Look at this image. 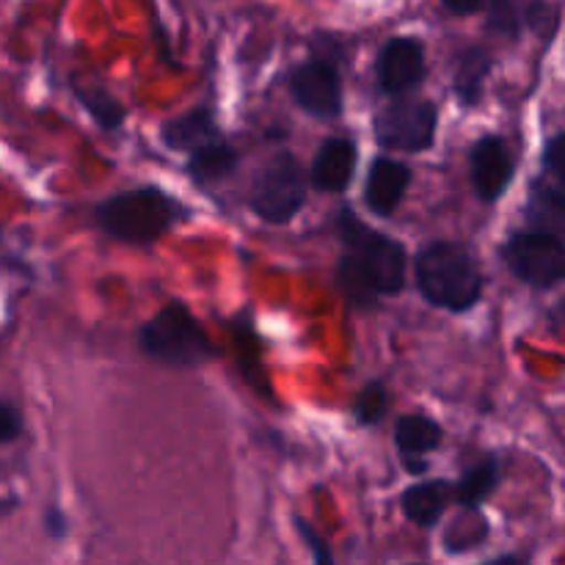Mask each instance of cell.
I'll return each mask as SVG.
<instances>
[{
  "label": "cell",
  "mask_w": 565,
  "mask_h": 565,
  "mask_svg": "<svg viewBox=\"0 0 565 565\" xmlns=\"http://www.w3.org/2000/svg\"><path fill=\"white\" fill-rule=\"evenodd\" d=\"M20 505V500H17L14 494H9V497H3V500H0V519L3 516H9L11 511H14V508Z\"/></svg>",
  "instance_id": "30"
},
{
  "label": "cell",
  "mask_w": 565,
  "mask_h": 565,
  "mask_svg": "<svg viewBox=\"0 0 565 565\" xmlns=\"http://www.w3.org/2000/svg\"><path fill=\"white\" fill-rule=\"evenodd\" d=\"M386 412H390V390H386V384L379 379L367 381L351 406L353 423L362 425V428H379L386 419Z\"/></svg>",
  "instance_id": "22"
},
{
  "label": "cell",
  "mask_w": 565,
  "mask_h": 565,
  "mask_svg": "<svg viewBox=\"0 0 565 565\" xmlns=\"http://www.w3.org/2000/svg\"><path fill=\"white\" fill-rule=\"evenodd\" d=\"M401 463L412 478H423L430 472V461L425 456H401Z\"/></svg>",
  "instance_id": "29"
},
{
  "label": "cell",
  "mask_w": 565,
  "mask_h": 565,
  "mask_svg": "<svg viewBox=\"0 0 565 565\" xmlns=\"http://www.w3.org/2000/svg\"><path fill=\"white\" fill-rule=\"evenodd\" d=\"M541 169L550 171L555 177H565V136L555 132L546 138L544 152H541Z\"/></svg>",
  "instance_id": "26"
},
{
  "label": "cell",
  "mask_w": 565,
  "mask_h": 565,
  "mask_svg": "<svg viewBox=\"0 0 565 565\" xmlns=\"http://www.w3.org/2000/svg\"><path fill=\"white\" fill-rule=\"evenodd\" d=\"M138 351L154 364L174 370H196L218 359L202 320L182 301H169L138 329Z\"/></svg>",
  "instance_id": "4"
},
{
  "label": "cell",
  "mask_w": 565,
  "mask_h": 565,
  "mask_svg": "<svg viewBox=\"0 0 565 565\" xmlns=\"http://www.w3.org/2000/svg\"><path fill=\"white\" fill-rule=\"evenodd\" d=\"M489 14H486V31L494 36L516 42L524 31V3L522 0H486Z\"/></svg>",
  "instance_id": "23"
},
{
  "label": "cell",
  "mask_w": 565,
  "mask_h": 565,
  "mask_svg": "<svg viewBox=\"0 0 565 565\" xmlns=\"http://www.w3.org/2000/svg\"><path fill=\"white\" fill-rule=\"evenodd\" d=\"M237 166H241V154L224 132L185 154V174L196 188H213L232 180L237 174Z\"/></svg>",
  "instance_id": "14"
},
{
  "label": "cell",
  "mask_w": 565,
  "mask_h": 565,
  "mask_svg": "<svg viewBox=\"0 0 565 565\" xmlns=\"http://www.w3.org/2000/svg\"><path fill=\"white\" fill-rule=\"evenodd\" d=\"M527 561V557L524 555H500V557H491V563H524Z\"/></svg>",
  "instance_id": "31"
},
{
  "label": "cell",
  "mask_w": 565,
  "mask_h": 565,
  "mask_svg": "<svg viewBox=\"0 0 565 565\" xmlns=\"http://www.w3.org/2000/svg\"><path fill=\"white\" fill-rule=\"evenodd\" d=\"M516 152L500 132H486L469 147V180L478 202L497 204L516 180Z\"/></svg>",
  "instance_id": "9"
},
{
  "label": "cell",
  "mask_w": 565,
  "mask_h": 565,
  "mask_svg": "<svg viewBox=\"0 0 565 565\" xmlns=\"http://www.w3.org/2000/svg\"><path fill=\"white\" fill-rule=\"evenodd\" d=\"M334 232L342 254L337 259V287L348 307L373 309L381 298H395L408 285V252L401 241L364 224L351 204L337 210Z\"/></svg>",
  "instance_id": "1"
},
{
  "label": "cell",
  "mask_w": 565,
  "mask_h": 565,
  "mask_svg": "<svg viewBox=\"0 0 565 565\" xmlns=\"http://www.w3.org/2000/svg\"><path fill=\"white\" fill-rule=\"evenodd\" d=\"M445 441V428L428 414H403L395 423V447L401 456H425L436 452Z\"/></svg>",
  "instance_id": "20"
},
{
  "label": "cell",
  "mask_w": 565,
  "mask_h": 565,
  "mask_svg": "<svg viewBox=\"0 0 565 565\" xmlns=\"http://www.w3.org/2000/svg\"><path fill=\"white\" fill-rule=\"evenodd\" d=\"M441 6H445L450 14L469 17V14H478V11L486 6V0H441Z\"/></svg>",
  "instance_id": "28"
},
{
  "label": "cell",
  "mask_w": 565,
  "mask_h": 565,
  "mask_svg": "<svg viewBox=\"0 0 565 565\" xmlns=\"http://www.w3.org/2000/svg\"><path fill=\"white\" fill-rule=\"evenodd\" d=\"M309 182L301 163L292 152H274L257 169L248 191V207L257 218L270 226H285L296 221L307 204Z\"/></svg>",
  "instance_id": "6"
},
{
  "label": "cell",
  "mask_w": 565,
  "mask_h": 565,
  "mask_svg": "<svg viewBox=\"0 0 565 565\" xmlns=\"http://www.w3.org/2000/svg\"><path fill=\"white\" fill-rule=\"evenodd\" d=\"M414 285L430 307L463 315L483 301L486 274L467 243L430 241L414 257Z\"/></svg>",
  "instance_id": "3"
},
{
  "label": "cell",
  "mask_w": 565,
  "mask_h": 565,
  "mask_svg": "<svg viewBox=\"0 0 565 565\" xmlns=\"http://www.w3.org/2000/svg\"><path fill=\"white\" fill-rule=\"evenodd\" d=\"M292 522H296L298 535H301V541H303V544H307L309 555H312L315 563H318V565H331V563H334V552H331V546L326 544L323 535H320L318 530H315L312 524L307 522V519L296 516V519H292Z\"/></svg>",
  "instance_id": "24"
},
{
  "label": "cell",
  "mask_w": 565,
  "mask_h": 565,
  "mask_svg": "<svg viewBox=\"0 0 565 565\" xmlns=\"http://www.w3.org/2000/svg\"><path fill=\"white\" fill-rule=\"evenodd\" d=\"M452 505L450 480H419L401 494V511L406 522L417 524L419 530L439 527L445 513Z\"/></svg>",
  "instance_id": "16"
},
{
  "label": "cell",
  "mask_w": 565,
  "mask_h": 565,
  "mask_svg": "<svg viewBox=\"0 0 565 565\" xmlns=\"http://www.w3.org/2000/svg\"><path fill=\"white\" fill-rule=\"evenodd\" d=\"M193 218V210L160 185H136L94 204V221L110 241L147 248Z\"/></svg>",
  "instance_id": "2"
},
{
  "label": "cell",
  "mask_w": 565,
  "mask_h": 565,
  "mask_svg": "<svg viewBox=\"0 0 565 565\" xmlns=\"http://www.w3.org/2000/svg\"><path fill=\"white\" fill-rule=\"evenodd\" d=\"M42 522H44V533H47V539L58 541V544L66 539V535H70V516H66L64 508H61L58 502H50L47 511H44V516H42Z\"/></svg>",
  "instance_id": "27"
},
{
  "label": "cell",
  "mask_w": 565,
  "mask_h": 565,
  "mask_svg": "<svg viewBox=\"0 0 565 565\" xmlns=\"http://www.w3.org/2000/svg\"><path fill=\"white\" fill-rule=\"evenodd\" d=\"M25 434V417L9 401H0V445H11Z\"/></svg>",
  "instance_id": "25"
},
{
  "label": "cell",
  "mask_w": 565,
  "mask_h": 565,
  "mask_svg": "<svg viewBox=\"0 0 565 565\" xmlns=\"http://www.w3.org/2000/svg\"><path fill=\"white\" fill-rule=\"evenodd\" d=\"M72 94H75L77 103L83 105L88 116H92L94 125L105 132H116L127 119V108L103 86V83L94 81H81V77H72L70 81Z\"/></svg>",
  "instance_id": "19"
},
{
  "label": "cell",
  "mask_w": 565,
  "mask_h": 565,
  "mask_svg": "<svg viewBox=\"0 0 565 565\" xmlns=\"http://www.w3.org/2000/svg\"><path fill=\"white\" fill-rule=\"evenodd\" d=\"M491 70H494V55L483 44H467L452 55V94L461 108L472 110L483 103Z\"/></svg>",
  "instance_id": "15"
},
{
  "label": "cell",
  "mask_w": 565,
  "mask_h": 565,
  "mask_svg": "<svg viewBox=\"0 0 565 565\" xmlns=\"http://www.w3.org/2000/svg\"><path fill=\"white\" fill-rule=\"evenodd\" d=\"M436 132H439V103L428 97L401 94L373 116L375 141L390 152H428L436 143Z\"/></svg>",
  "instance_id": "7"
},
{
  "label": "cell",
  "mask_w": 565,
  "mask_h": 565,
  "mask_svg": "<svg viewBox=\"0 0 565 565\" xmlns=\"http://www.w3.org/2000/svg\"><path fill=\"white\" fill-rule=\"evenodd\" d=\"M486 539H489V522H486L483 511H463L461 508V516L445 530L441 544H445L447 555H469L483 546Z\"/></svg>",
  "instance_id": "21"
},
{
  "label": "cell",
  "mask_w": 565,
  "mask_h": 565,
  "mask_svg": "<svg viewBox=\"0 0 565 565\" xmlns=\"http://www.w3.org/2000/svg\"><path fill=\"white\" fill-rule=\"evenodd\" d=\"M408 185H412V169L403 160L379 154L370 163L367 180H364V207L375 218H392L406 199Z\"/></svg>",
  "instance_id": "13"
},
{
  "label": "cell",
  "mask_w": 565,
  "mask_h": 565,
  "mask_svg": "<svg viewBox=\"0 0 565 565\" xmlns=\"http://www.w3.org/2000/svg\"><path fill=\"white\" fill-rule=\"evenodd\" d=\"M502 263L513 279L533 290H552L565 279V241L563 232L544 226H513L500 246Z\"/></svg>",
  "instance_id": "5"
},
{
  "label": "cell",
  "mask_w": 565,
  "mask_h": 565,
  "mask_svg": "<svg viewBox=\"0 0 565 565\" xmlns=\"http://www.w3.org/2000/svg\"><path fill=\"white\" fill-rule=\"evenodd\" d=\"M425 72H428L425 44L417 36H392L375 58L379 88L390 97L417 92L425 81Z\"/></svg>",
  "instance_id": "11"
},
{
  "label": "cell",
  "mask_w": 565,
  "mask_h": 565,
  "mask_svg": "<svg viewBox=\"0 0 565 565\" xmlns=\"http://www.w3.org/2000/svg\"><path fill=\"white\" fill-rule=\"evenodd\" d=\"M359 143L351 136H329L315 152L309 166V182L320 193H345L356 177Z\"/></svg>",
  "instance_id": "12"
},
{
  "label": "cell",
  "mask_w": 565,
  "mask_h": 565,
  "mask_svg": "<svg viewBox=\"0 0 565 565\" xmlns=\"http://www.w3.org/2000/svg\"><path fill=\"white\" fill-rule=\"evenodd\" d=\"M226 329H230L232 356H235V367L241 379L246 381L254 395L276 406L274 384H270V375L265 370V342L257 329V318H254L252 307L237 309L230 318V323H226Z\"/></svg>",
  "instance_id": "10"
},
{
  "label": "cell",
  "mask_w": 565,
  "mask_h": 565,
  "mask_svg": "<svg viewBox=\"0 0 565 565\" xmlns=\"http://www.w3.org/2000/svg\"><path fill=\"white\" fill-rule=\"evenodd\" d=\"M221 132L218 119H215V110L210 105H196V108L185 110L180 116H171L160 125L158 136L160 143L171 152L188 154L196 147H202L204 141L215 138Z\"/></svg>",
  "instance_id": "17"
},
{
  "label": "cell",
  "mask_w": 565,
  "mask_h": 565,
  "mask_svg": "<svg viewBox=\"0 0 565 565\" xmlns=\"http://www.w3.org/2000/svg\"><path fill=\"white\" fill-rule=\"evenodd\" d=\"M502 469L500 458L486 456L483 461L472 463L461 472V478L452 483V502L463 511H483L486 500L500 489Z\"/></svg>",
  "instance_id": "18"
},
{
  "label": "cell",
  "mask_w": 565,
  "mask_h": 565,
  "mask_svg": "<svg viewBox=\"0 0 565 565\" xmlns=\"http://www.w3.org/2000/svg\"><path fill=\"white\" fill-rule=\"evenodd\" d=\"M287 92L298 110L312 119H340L345 110L342 75L329 55H312L287 75Z\"/></svg>",
  "instance_id": "8"
}]
</instances>
